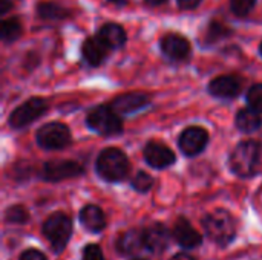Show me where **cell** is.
<instances>
[{
    "mask_svg": "<svg viewBox=\"0 0 262 260\" xmlns=\"http://www.w3.org/2000/svg\"><path fill=\"white\" fill-rule=\"evenodd\" d=\"M206 234L220 247H227L236 236V222L227 210H215L203 221Z\"/></svg>",
    "mask_w": 262,
    "mask_h": 260,
    "instance_id": "6da1fadb",
    "label": "cell"
},
{
    "mask_svg": "<svg viewBox=\"0 0 262 260\" xmlns=\"http://www.w3.org/2000/svg\"><path fill=\"white\" fill-rule=\"evenodd\" d=\"M97 172L107 182H120L129 173V159L124 152L117 147L104 149L97 158Z\"/></svg>",
    "mask_w": 262,
    "mask_h": 260,
    "instance_id": "7a4b0ae2",
    "label": "cell"
},
{
    "mask_svg": "<svg viewBox=\"0 0 262 260\" xmlns=\"http://www.w3.org/2000/svg\"><path fill=\"white\" fill-rule=\"evenodd\" d=\"M259 152V144L253 139L239 143L230 155V169L241 178L253 176L258 170Z\"/></svg>",
    "mask_w": 262,
    "mask_h": 260,
    "instance_id": "3957f363",
    "label": "cell"
},
{
    "mask_svg": "<svg viewBox=\"0 0 262 260\" xmlns=\"http://www.w3.org/2000/svg\"><path fill=\"white\" fill-rule=\"evenodd\" d=\"M86 124L101 136H117L124 129L120 115L111 106L94 107L86 116Z\"/></svg>",
    "mask_w": 262,
    "mask_h": 260,
    "instance_id": "277c9868",
    "label": "cell"
},
{
    "mask_svg": "<svg viewBox=\"0 0 262 260\" xmlns=\"http://www.w3.org/2000/svg\"><path fill=\"white\" fill-rule=\"evenodd\" d=\"M43 234L55 253L63 251L72 234V222L69 216L61 211L52 213L43 224Z\"/></svg>",
    "mask_w": 262,
    "mask_h": 260,
    "instance_id": "5b68a950",
    "label": "cell"
},
{
    "mask_svg": "<svg viewBox=\"0 0 262 260\" xmlns=\"http://www.w3.org/2000/svg\"><path fill=\"white\" fill-rule=\"evenodd\" d=\"M35 141L45 150H60L71 144V130L63 123H48L37 130Z\"/></svg>",
    "mask_w": 262,
    "mask_h": 260,
    "instance_id": "8992f818",
    "label": "cell"
},
{
    "mask_svg": "<svg viewBox=\"0 0 262 260\" xmlns=\"http://www.w3.org/2000/svg\"><path fill=\"white\" fill-rule=\"evenodd\" d=\"M48 110V103L40 97H32L9 115V126L12 129H23L40 118Z\"/></svg>",
    "mask_w": 262,
    "mask_h": 260,
    "instance_id": "52a82bcc",
    "label": "cell"
},
{
    "mask_svg": "<svg viewBox=\"0 0 262 260\" xmlns=\"http://www.w3.org/2000/svg\"><path fill=\"white\" fill-rule=\"evenodd\" d=\"M84 169L81 164H78L77 161H69V159H55V161H48L43 166L41 170V176L46 181L51 182H58V181H64L69 178H75L83 175Z\"/></svg>",
    "mask_w": 262,
    "mask_h": 260,
    "instance_id": "ba28073f",
    "label": "cell"
},
{
    "mask_svg": "<svg viewBox=\"0 0 262 260\" xmlns=\"http://www.w3.org/2000/svg\"><path fill=\"white\" fill-rule=\"evenodd\" d=\"M209 143V133L206 129L203 127H198V126H192V127H187L181 136H180V149L181 152L186 155V156H196L200 155L206 146Z\"/></svg>",
    "mask_w": 262,
    "mask_h": 260,
    "instance_id": "9c48e42d",
    "label": "cell"
},
{
    "mask_svg": "<svg viewBox=\"0 0 262 260\" xmlns=\"http://www.w3.org/2000/svg\"><path fill=\"white\" fill-rule=\"evenodd\" d=\"M161 52L172 61H184L190 57L192 48L186 37L170 32L160 40Z\"/></svg>",
    "mask_w": 262,
    "mask_h": 260,
    "instance_id": "30bf717a",
    "label": "cell"
},
{
    "mask_svg": "<svg viewBox=\"0 0 262 260\" xmlns=\"http://www.w3.org/2000/svg\"><path fill=\"white\" fill-rule=\"evenodd\" d=\"M207 89L216 98L230 100V98H235L239 95V92L243 89V81L236 75H221V77L213 78L209 83Z\"/></svg>",
    "mask_w": 262,
    "mask_h": 260,
    "instance_id": "8fae6325",
    "label": "cell"
},
{
    "mask_svg": "<svg viewBox=\"0 0 262 260\" xmlns=\"http://www.w3.org/2000/svg\"><path fill=\"white\" fill-rule=\"evenodd\" d=\"M143 241L144 248L152 253H163L170 242V231L164 224L155 222L143 230Z\"/></svg>",
    "mask_w": 262,
    "mask_h": 260,
    "instance_id": "7c38bea8",
    "label": "cell"
},
{
    "mask_svg": "<svg viewBox=\"0 0 262 260\" xmlns=\"http://www.w3.org/2000/svg\"><path fill=\"white\" fill-rule=\"evenodd\" d=\"M144 159L154 169H166L175 162V153L163 143L150 141L144 147Z\"/></svg>",
    "mask_w": 262,
    "mask_h": 260,
    "instance_id": "4fadbf2b",
    "label": "cell"
},
{
    "mask_svg": "<svg viewBox=\"0 0 262 260\" xmlns=\"http://www.w3.org/2000/svg\"><path fill=\"white\" fill-rule=\"evenodd\" d=\"M172 236L177 241V244L186 250H193V248L200 247L203 242L201 234L192 227V224L186 218L177 219L173 230H172Z\"/></svg>",
    "mask_w": 262,
    "mask_h": 260,
    "instance_id": "5bb4252c",
    "label": "cell"
},
{
    "mask_svg": "<svg viewBox=\"0 0 262 260\" xmlns=\"http://www.w3.org/2000/svg\"><path fill=\"white\" fill-rule=\"evenodd\" d=\"M150 103V98L147 93H143V92H130V93H124V95H120L117 97L111 107L117 112V113H121V115H129V113H135L144 107H147Z\"/></svg>",
    "mask_w": 262,
    "mask_h": 260,
    "instance_id": "9a60e30c",
    "label": "cell"
},
{
    "mask_svg": "<svg viewBox=\"0 0 262 260\" xmlns=\"http://www.w3.org/2000/svg\"><path fill=\"white\" fill-rule=\"evenodd\" d=\"M107 46L95 35L89 37L81 44V57L89 66H100L107 57Z\"/></svg>",
    "mask_w": 262,
    "mask_h": 260,
    "instance_id": "2e32d148",
    "label": "cell"
},
{
    "mask_svg": "<svg viewBox=\"0 0 262 260\" xmlns=\"http://www.w3.org/2000/svg\"><path fill=\"white\" fill-rule=\"evenodd\" d=\"M97 37L107 46V49H120L126 44V31L118 23H106L98 29Z\"/></svg>",
    "mask_w": 262,
    "mask_h": 260,
    "instance_id": "e0dca14e",
    "label": "cell"
},
{
    "mask_svg": "<svg viewBox=\"0 0 262 260\" xmlns=\"http://www.w3.org/2000/svg\"><path fill=\"white\" fill-rule=\"evenodd\" d=\"M81 225L91 233H100L106 227V216L97 205H86L80 211Z\"/></svg>",
    "mask_w": 262,
    "mask_h": 260,
    "instance_id": "ac0fdd59",
    "label": "cell"
},
{
    "mask_svg": "<svg viewBox=\"0 0 262 260\" xmlns=\"http://www.w3.org/2000/svg\"><path fill=\"white\" fill-rule=\"evenodd\" d=\"M141 248H144V241H143V231L138 230L124 231L117 241V250L120 254L124 256H134Z\"/></svg>",
    "mask_w": 262,
    "mask_h": 260,
    "instance_id": "d6986e66",
    "label": "cell"
},
{
    "mask_svg": "<svg viewBox=\"0 0 262 260\" xmlns=\"http://www.w3.org/2000/svg\"><path fill=\"white\" fill-rule=\"evenodd\" d=\"M35 12L41 20H51V21H60L69 17V11L64 6L48 0L38 2L35 6Z\"/></svg>",
    "mask_w": 262,
    "mask_h": 260,
    "instance_id": "ffe728a7",
    "label": "cell"
},
{
    "mask_svg": "<svg viewBox=\"0 0 262 260\" xmlns=\"http://www.w3.org/2000/svg\"><path fill=\"white\" fill-rule=\"evenodd\" d=\"M262 118L259 113H256L255 110L249 109H241L236 113V127L244 132V133H252L255 130H258L261 127Z\"/></svg>",
    "mask_w": 262,
    "mask_h": 260,
    "instance_id": "44dd1931",
    "label": "cell"
},
{
    "mask_svg": "<svg viewBox=\"0 0 262 260\" xmlns=\"http://www.w3.org/2000/svg\"><path fill=\"white\" fill-rule=\"evenodd\" d=\"M233 34V31L223 21H210L207 29H206V34H204V41L206 44H213V43H218L227 37H230Z\"/></svg>",
    "mask_w": 262,
    "mask_h": 260,
    "instance_id": "7402d4cb",
    "label": "cell"
},
{
    "mask_svg": "<svg viewBox=\"0 0 262 260\" xmlns=\"http://www.w3.org/2000/svg\"><path fill=\"white\" fill-rule=\"evenodd\" d=\"M21 32H23V28H21V23L18 21L17 17H9V18H5L2 21L0 34H2V40L5 43L15 41L17 38L21 37Z\"/></svg>",
    "mask_w": 262,
    "mask_h": 260,
    "instance_id": "603a6c76",
    "label": "cell"
},
{
    "mask_svg": "<svg viewBox=\"0 0 262 260\" xmlns=\"http://www.w3.org/2000/svg\"><path fill=\"white\" fill-rule=\"evenodd\" d=\"M5 219L9 224H26L29 221V211L23 205H12L6 210Z\"/></svg>",
    "mask_w": 262,
    "mask_h": 260,
    "instance_id": "cb8c5ba5",
    "label": "cell"
},
{
    "mask_svg": "<svg viewBox=\"0 0 262 260\" xmlns=\"http://www.w3.org/2000/svg\"><path fill=\"white\" fill-rule=\"evenodd\" d=\"M247 103L250 106L252 110H255L256 113H262V83L261 84H255L249 89L247 92Z\"/></svg>",
    "mask_w": 262,
    "mask_h": 260,
    "instance_id": "d4e9b609",
    "label": "cell"
},
{
    "mask_svg": "<svg viewBox=\"0 0 262 260\" xmlns=\"http://www.w3.org/2000/svg\"><path fill=\"white\" fill-rule=\"evenodd\" d=\"M154 185V178L146 172H138L132 179V187L140 193H147Z\"/></svg>",
    "mask_w": 262,
    "mask_h": 260,
    "instance_id": "484cf974",
    "label": "cell"
},
{
    "mask_svg": "<svg viewBox=\"0 0 262 260\" xmlns=\"http://www.w3.org/2000/svg\"><path fill=\"white\" fill-rule=\"evenodd\" d=\"M256 0H230L232 12L238 17H246L255 8Z\"/></svg>",
    "mask_w": 262,
    "mask_h": 260,
    "instance_id": "4316f807",
    "label": "cell"
},
{
    "mask_svg": "<svg viewBox=\"0 0 262 260\" xmlns=\"http://www.w3.org/2000/svg\"><path fill=\"white\" fill-rule=\"evenodd\" d=\"M83 260H104V256H103V251H101L100 245L91 244V245L84 247V250H83Z\"/></svg>",
    "mask_w": 262,
    "mask_h": 260,
    "instance_id": "83f0119b",
    "label": "cell"
},
{
    "mask_svg": "<svg viewBox=\"0 0 262 260\" xmlns=\"http://www.w3.org/2000/svg\"><path fill=\"white\" fill-rule=\"evenodd\" d=\"M20 260H46V257L40 251H37V250H26L20 256Z\"/></svg>",
    "mask_w": 262,
    "mask_h": 260,
    "instance_id": "f1b7e54d",
    "label": "cell"
},
{
    "mask_svg": "<svg viewBox=\"0 0 262 260\" xmlns=\"http://www.w3.org/2000/svg\"><path fill=\"white\" fill-rule=\"evenodd\" d=\"M177 2H178L180 8H183V9H193L200 5L201 0H177Z\"/></svg>",
    "mask_w": 262,
    "mask_h": 260,
    "instance_id": "f546056e",
    "label": "cell"
},
{
    "mask_svg": "<svg viewBox=\"0 0 262 260\" xmlns=\"http://www.w3.org/2000/svg\"><path fill=\"white\" fill-rule=\"evenodd\" d=\"M0 12H2V15H5L11 8H12V2L11 0H0Z\"/></svg>",
    "mask_w": 262,
    "mask_h": 260,
    "instance_id": "4dcf8cb0",
    "label": "cell"
},
{
    "mask_svg": "<svg viewBox=\"0 0 262 260\" xmlns=\"http://www.w3.org/2000/svg\"><path fill=\"white\" fill-rule=\"evenodd\" d=\"M170 260H196L193 259L192 256H189V254H184V253H181V254H177V256H173Z\"/></svg>",
    "mask_w": 262,
    "mask_h": 260,
    "instance_id": "1f68e13d",
    "label": "cell"
},
{
    "mask_svg": "<svg viewBox=\"0 0 262 260\" xmlns=\"http://www.w3.org/2000/svg\"><path fill=\"white\" fill-rule=\"evenodd\" d=\"M147 5H150V6H158V5H161V3H164L166 0H144Z\"/></svg>",
    "mask_w": 262,
    "mask_h": 260,
    "instance_id": "d6a6232c",
    "label": "cell"
},
{
    "mask_svg": "<svg viewBox=\"0 0 262 260\" xmlns=\"http://www.w3.org/2000/svg\"><path fill=\"white\" fill-rule=\"evenodd\" d=\"M111 3H115V5H126L129 0H109Z\"/></svg>",
    "mask_w": 262,
    "mask_h": 260,
    "instance_id": "836d02e7",
    "label": "cell"
},
{
    "mask_svg": "<svg viewBox=\"0 0 262 260\" xmlns=\"http://www.w3.org/2000/svg\"><path fill=\"white\" fill-rule=\"evenodd\" d=\"M259 54L262 55V43H261V46H259Z\"/></svg>",
    "mask_w": 262,
    "mask_h": 260,
    "instance_id": "e575fe53",
    "label": "cell"
},
{
    "mask_svg": "<svg viewBox=\"0 0 262 260\" xmlns=\"http://www.w3.org/2000/svg\"><path fill=\"white\" fill-rule=\"evenodd\" d=\"M134 260H144V259H134Z\"/></svg>",
    "mask_w": 262,
    "mask_h": 260,
    "instance_id": "d590c367",
    "label": "cell"
}]
</instances>
